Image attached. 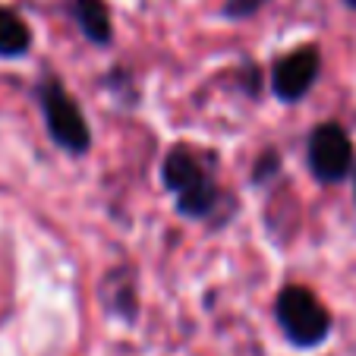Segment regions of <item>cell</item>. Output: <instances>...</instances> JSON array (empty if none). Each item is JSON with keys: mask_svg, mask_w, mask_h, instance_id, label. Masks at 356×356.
<instances>
[{"mask_svg": "<svg viewBox=\"0 0 356 356\" xmlns=\"http://www.w3.org/2000/svg\"><path fill=\"white\" fill-rule=\"evenodd\" d=\"M161 183L177 202V211L189 221H205L221 205V186L211 170V155L193 145H174L161 161Z\"/></svg>", "mask_w": 356, "mask_h": 356, "instance_id": "cell-1", "label": "cell"}, {"mask_svg": "<svg viewBox=\"0 0 356 356\" xmlns=\"http://www.w3.org/2000/svg\"><path fill=\"white\" fill-rule=\"evenodd\" d=\"M275 318L284 341L296 350H316L331 337V312L309 287L290 284L275 296Z\"/></svg>", "mask_w": 356, "mask_h": 356, "instance_id": "cell-2", "label": "cell"}, {"mask_svg": "<svg viewBox=\"0 0 356 356\" xmlns=\"http://www.w3.org/2000/svg\"><path fill=\"white\" fill-rule=\"evenodd\" d=\"M35 101H38L47 136L54 139V145H60L70 155H86L92 148V129H88L82 108L76 104L73 95L63 88V82L54 73H47L35 86Z\"/></svg>", "mask_w": 356, "mask_h": 356, "instance_id": "cell-3", "label": "cell"}, {"mask_svg": "<svg viewBox=\"0 0 356 356\" xmlns=\"http://www.w3.org/2000/svg\"><path fill=\"white\" fill-rule=\"evenodd\" d=\"M306 161L318 183H341L353 170V142L341 123H318L306 142Z\"/></svg>", "mask_w": 356, "mask_h": 356, "instance_id": "cell-4", "label": "cell"}, {"mask_svg": "<svg viewBox=\"0 0 356 356\" xmlns=\"http://www.w3.org/2000/svg\"><path fill=\"white\" fill-rule=\"evenodd\" d=\"M318 73H322V54L316 44H300L290 54L271 63V92L284 104H296L312 92Z\"/></svg>", "mask_w": 356, "mask_h": 356, "instance_id": "cell-5", "label": "cell"}, {"mask_svg": "<svg viewBox=\"0 0 356 356\" xmlns=\"http://www.w3.org/2000/svg\"><path fill=\"white\" fill-rule=\"evenodd\" d=\"M67 13L76 22L82 35L92 44L108 47L114 41V26H111V10L104 0H67Z\"/></svg>", "mask_w": 356, "mask_h": 356, "instance_id": "cell-6", "label": "cell"}, {"mask_svg": "<svg viewBox=\"0 0 356 356\" xmlns=\"http://www.w3.org/2000/svg\"><path fill=\"white\" fill-rule=\"evenodd\" d=\"M29 47H32V29L26 26L16 10L0 7V57L16 60V57H26Z\"/></svg>", "mask_w": 356, "mask_h": 356, "instance_id": "cell-7", "label": "cell"}, {"mask_svg": "<svg viewBox=\"0 0 356 356\" xmlns=\"http://www.w3.org/2000/svg\"><path fill=\"white\" fill-rule=\"evenodd\" d=\"M281 170V158L275 155V152H265L262 158L256 161V168H252V183H265L271 180V177Z\"/></svg>", "mask_w": 356, "mask_h": 356, "instance_id": "cell-8", "label": "cell"}, {"mask_svg": "<svg viewBox=\"0 0 356 356\" xmlns=\"http://www.w3.org/2000/svg\"><path fill=\"white\" fill-rule=\"evenodd\" d=\"M265 3H268V0H227L224 13H227L230 19H246V16H256Z\"/></svg>", "mask_w": 356, "mask_h": 356, "instance_id": "cell-9", "label": "cell"}, {"mask_svg": "<svg viewBox=\"0 0 356 356\" xmlns=\"http://www.w3.org/2000/svg\"><path fill=\"white\" fill-rule=\"evenodd\" d=\"M343 3H347V7H350V10H356V0H343Z\"/></svg>", "mask_w": 356, "mask_h": 356, "instance_id": "cell-10", "label": "cell"}]
</instances>
